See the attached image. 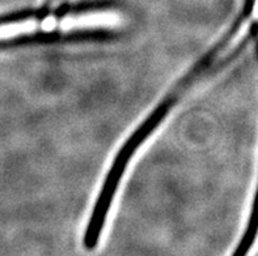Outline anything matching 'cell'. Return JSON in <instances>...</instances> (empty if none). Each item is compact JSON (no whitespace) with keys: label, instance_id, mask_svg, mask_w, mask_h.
<instances>
[{"label":"cell","instance_id":"obj_1","mask_svg":"<svg viewBox=\"0 0 258 256\" xmlns=\"http://www.w3.org/2000/svg\"><path fill=\"white\" fill-rule=\"evenodd\" d=\"M228 43L229 39L227 37H224L219 42V45L215 46L197 64L196 68L190 72V73H187L186 77L183 78L182 81L177 85L176 89H173L172 93L168 94L167 98L160 104V106H157L156 110L151 114L150 117L142 123V126L131 135L127 143L124 144L121 152L118 153L117 158H115V161L111 165L110 172H109L108 177H106V181H105L104 186H102L101 192L98 195L97 203H96L95 209H93L91 218H89L88 227L85 230V239H88L89 242H97L100 239L102 229H104L105 220H106V216H108L109 209H110L111 203H113V199H114L115 191H117L119 182H121L122 177H123L124 169H126L127 163L130 162V159L134 156V153L141 148L142 144L147 140V137L150 136L151 133L156 130V127L163 122L165 115L169 113V110L173 107V105L176 104L177 101L180 100L181 96L187 91V88L193 84L197 78L200 77L203 72L209 68L210 65L213 64L214 60L218 58V55H219L223 50L226 49Z\"/></svg>","mask_w":258,"mask_h":256}]
</instances>
